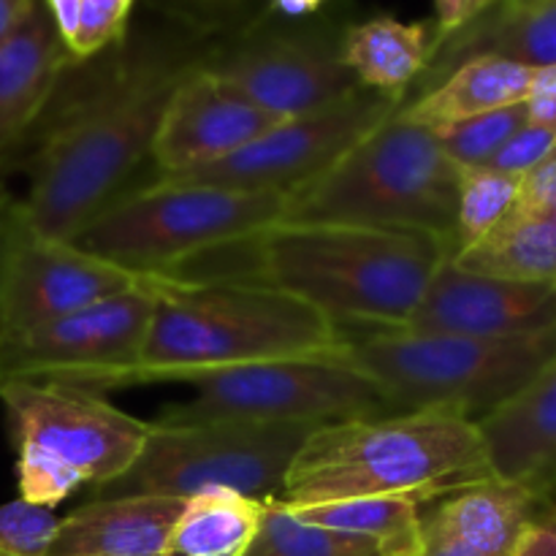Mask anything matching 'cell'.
Returning <instances> with one entry per match:
<instances>
[{"label": "cell", "instance_id": "obj_1", "mask_svg": "<svg viewBox=\"0 0 556 556\" xmlns=\"http://www.w3.org/2000/svg\"><path fill=\"white\" fill-rule=\"evenodd\" d=\"M210 36L168 20L163 27L125 33L114 47L65 71L54 90L52 119L30 161L16 228L74 242L112 204L125 179L152 155L163 109L179 81L210 58Z\"/></svg>", "mask_w": 556, "mask_h": 556}, {"label": "cell", "instance_id": "obj_2", "mask_svg": "<svg viewBox=\"0 0 556 556\" xmlns=\"http://www.w3.org/2000/svg\"><path fill=\"white\" fill-rule=\"evenodd\" d=\"M451 250L418 231L277 220L185 261L172 277L282 291L348 329H405Z\"/></svg>", "mask_w": 556, "mask_h": 556}, {"label": "cell", "instance_id": "obj_3", "mask_svg": "<svg viewBox=\"0 0 556 556\" xmlns=\"http://www.w3.org/2000/svg\"><path fill=\"white\" fill-rule=\"evenodd\" d=\"M494 478L481 429L451 410H407L315 427L280 497L291 508L364 497L434 503Z\"/></svg>", "mask_w": 556, "mask_h": 556}, {"label": "cell", "instance_id": "obj_4", "mask_svg": "<svg viewBox=\"0 0 556 556\" xmlns=\"http://www.w3.org/2000/svg\"><path fill=\"white\" fill-rule=\"evenodd\" d=\"M345 356L348 331L302 299L244 282L157 275L139 367L125 386L277 358Z\"/></svg>", "mask_w": 556, "mask_h": 556}, {"label": "cell", "instance_id": "obj_5", "mask_svg": "<svg viewBox=\"0 0 556 556\" xmlns=\"http://www.w3.org/2000/svg\"><path fill=\"white\" fill-rule=\"evenodd\" d=\"M459 166L434 130L386 119L340 161L288 195L282 220L418 231L451 250L456 242Z\"/></svg>", "mask_w": 556, "mask_h": 556}, {"label": "cell", "instance_id": "obj_6", "mask_svg": "<svg viewBox=\"0 0 556 556\" xmlns=\"http://www.w3.org/2000/svg\"><path fill=\"white\" fill-rule=\"evenodd\" d=\"M554 356L556 326L519 337L348 334V362L383 391L394 413L451 410L472 421L516 400Z\"/></svg>", "mask_w": 556, "mask_h": 556}, {"label": "cell", "instance_id": "obj_7", "mask_svg": "<svg viewBox=\"0 0 556 556\" xmlns=\"http://www.w3.org/2000/svg\"><path fill=\"white\" fill-rule=\"evenodd\" d=\"M0 402L20 497L52 510L81 486L98 492L125 476L150 434V424L79 386L14 380L0 386Z\"/></svg>", "mask_w": 556, "mask_h": 556}, {"label": "cell", "instance_id": "obj_8", "mask_svg": "<svg viewBox=\"0 0 556 556\" xmlns=\"http://www.w3.org/2000/svg\"><path fill=\"white\" fill-rule=\"evenodd\" d=\"M288 195L155 179L119 193L74 237L87 253L144 275H172L217 244L286 217Z\"/></svg>", "mask_w": 556, "mask_h": 556}, {"label": "cell", "instance_id": "obj_9", "mask_svg": "<svg viewBox=\"0 0 556 556\" xmlns=\"http://www.w3.org/2000/svg\"><path fill=\"white\" fill-rule=\"evenodd\" d=\"M315 427L304 424H150V434L125 476L98 497L193 500L231 492L253 500L280 497L291 462Z\"/></svg>", "mask_w": 556, "mask_h": 556}, {"label": "cell", "instance_id": "obj_10", "mask_svg": "<svg viewBox=\"0 0 556 556\" xmlns=\"http://www.w3.org/2000/svg\"><path fill=\"white\" fill-rule=\"evenodd\" d=\"M193 400L157 418L166 427L193 424H324L394 413L383 391L345 358H277L190 375Z\"/></svg>", "mask_w": 556, "mask_h": 556}, {"label": "cell", "instance_id": "obj_11", "mask_svg": "<svg viewBox=\"0 0 556 556\" xmlns=\"http://www.w3.org/2000/svg\"><path fill=\"white\" fill-rule=\"evenodd\" d=\"M152 286L0 334V386L14 380H49L87 391L125 386L144 348Z\"/></svg>", "mask_w": 556, "mask_h": 556}, {"label": "cell", "instance_id": "obj_12", "mask_svg": "<svg viewBox=\"0 0 556 556\" xmlns=\"http://www.w3.org/2000/svg\"><path fill=\"white\" fill-rule=\"evenodd\" d=\"M204 68L277 123L329 109L362 90L342 63L340 38L320 27L253 25L212 47Z\"/></svg>", "mask_w": 556, "mask_h": 556}, {"label": "cell", "instance_id": "obj_13", "mask_svg": "<svg viewBox=\"0 0 556 556\" xmlns=\"http://www.w3.org/2000/svg\"><path fill=\"white\" fill-rule=\"evenodd\" d=\"M402 103L405 101L400 98L362 87L334 106L280 119L226 161L161 182H201L291 195L340 161L356 141L394 117Z\"/></svg>", "mask_w": 556, "mask_h": 556}, {"label": "cell", "instance_id": "obj_14", "mask_svg": "<svg viewBox=\"0 0 556 556\" xmlns=\"http://www.w3.org/2000/svg\"><path fill=\"white\" fill-rule=\"evenodd\" d=\"M155 277L98 258L76 242L36 237L11 223L0 239V334L141 291Z\"/></svg>", "mask_w": 556, "mask_h": 556}, {"label": "cell", "instance_id": "obj_15", "mask_svg": "<svg viewBox=\"0 0 556 556\" xmlns=\"http://www.w3.org/2000/svg\"><path fill=\"white\" fill-rule=\"evenodd\" d=\"M204 63L179 81L163 109L150 155L157 179H177L226 161L277 123L212 76Z\"/></svg>", "mask_w": 556, "mask_h": 556}, {"label": "cell", "instance_id": "obj_16", "mask_svg": "<svg viewBox=\"0 0 556 556\" xmlns=\"http://www.w3.org/2000/svg\"><path fill=\"white\" fill-rule=\"evenodd\" d=\"M556 326V288L478 275L443 258L407 331L465 337H519Z\"/></svg>", "mask_w": 556, "mask_h": 556}, {"label": "cell", "instance_id": "obj_17", "mask_svg": "<svg viewBox=\"0 0 556 556\" xmlns=\"http://www.w3.org/2000/svg\"><path fill=\"white\" fill-rule=\"evenodd\" d=\"M74 54L60 38L43 0L0 43V163L43 117Z\"/></svg>", "mask_w": 556, "mask_h": 556}, {"label": "cell", "instance_id": "obj_18", "mask_svg": "<svg viewBox=\"0 0 556 556\" xmlns=\"http://www.w3.org/2000/svg\"><path fill=\"white\" fill-rule=\"evenodd\" d=\"M494 478L548 503L556 489V356L516 400L476 421Z\"/></svg>", "mask_w": 556, "mask_h": 556}, {"label": "cell", "instance_id": "obj_19", "mask_svg": "<svg viewBox=\"0 0 556 556\" xmlns=\"http://www.w3.org/2000/svg\"><path fill=\"white\" fill-rule=\"evenodd\" d=\"M481 54L514 60L527 68L556 65V0H494L476 20L440 41L421 76L424 87Z\"/></svg>", "mask_w": 556, "mask_h": 556}, {"label": "cell", "instance_id": "obj_20", "mask_svg": "<svg viewBox=\"0 0 556 556\" xmlns=\"http://www.w3.org/2000/svg\"><path fill=\"white\" fill-rule=\"evenodd\" d=\"M185 500L98 497L60 519L49 556H161Z\"/></svg>", "mask_w": 556, "mask_h": 556}, {"label": "cell", "instance_id": "obj_21", "mask_svg": "<svg viewBox=\"0 0 556 556\" xmlns=\"http://www.w3.org/2000/svg\"><path fill=\"white\" fill-rule=\"evenodd\" d=\"M535 68L505 58H470L451 68L443 79L407 98L396 117L429 130L525 103L530 96Z\"/></svg>", "mask_w": 556, "mask_h": 556}, {"label": "cell", "instance_id": "obj_22", "mask_svg": "<svg viewBox=\"0 0 556 556\" xmlns=\"http://www.w3.org/2000/svg\"><path fill=\"white\" fill-rule=\"evenodd\" d=\"M438 49L434 22H400L394 16L348 25L340 33V58L364 90L407 101V90L427 74Z\"/></svg>", "mask_w": 556, "mask_h": 556}, {"label": "cell", "instance_id": "obj_23", "mask_svg": "<svg viewBox=\"0 0 556 556\" xmlns=\"http://www.w3.org/2000/svg\"><path fill=\"white\" fill-rule=\"evenodd\" d=\"M478 275L556 288V217L510 212L492 233L454 255Z\"/></svg>", "mask_w": 556, "mask_h": 556}, {"label": "cell", "instance_id": "obj_24", "mask_svg": "<svg viewBox=\"0 0 556 556\" xmlns=\"http://www.w3.org/2000/svg\"><path fill=\"white\" fill-rule=\"evenodd\" d=\"M264 503L231 492L185 500L161 556H244L261 527Z\"/></svg>", "mask_w": 556, "mask_h": 556}, {"label": "cell", "instance_id": "obj_25", "mask_svg": "<svg viewBox=\"0 0 556 556\" xmlns=\"http://www.w3.org/2000/svg\"><path fill=\"white\" fill-rule=\"evenodd\" d=\"M291 508V505H288ZM307 525L364 538L380 556H421V505L407 497H364L291 508Z\"/></svg>", "mask_w": 556, "mask_h": 556}, {"label": "cell", "instance_id": "obj_26", "mask_svg": "<svg viewBox=\"0 0 556 556\" xmlns=\"http://www.w3.org/2000/svg\"><path fill=\"white\" fill-rule=\"evenodd\" d=\"M244 556H380L369 541L299 519L282 500L264 503V516Z\"/></svg>", "mask_w": 556, "mask_h": 556}, {"label": "cell", "instance_id": "obj_27", "mask_svg": "<svg viewBox=\"0 0 556 556\" xmlns=\"http://www.w3.org/2000/svg\"><path fill=\"white\" fill-rule=\"evenodd\" d=\"M521 177L489 166L459 168L454 255L492 233L519 201Z\"/></svg>", "mask_w": 556, "mask_h": 556}, {"label": "cell", "instance_id": "obj_28", "mask_svg": "<svg viewBox=\"0 0 556 556\" xmlns=\"http://www.w3.org/2000/svg\"><path fill=\"white\" fill-rule=\"evenodd\" d=\"M527 123H530L527 119V106L525 103H516V106L497 109V112L478 114V117L445 125V128L434 130V136H438L445 155L459 168L486 166L508 144L510 136L519 128H525Z\"/></svg>", "mask_w": 556, "mask_h": 556}, {"label": "cell", "instance_id": "obj_29", "mask_svg": "<svg viewBox=\"0 0 556 556\" xmlns=\"http://www.w3.org/2000/svg\"><path fill=\"white\" fill-rule=\"evenodd\" d=\"M150 5L204 36L244 33L264 20L266 11V0H150Z\"/></svg>", "mask_w": 556, "mask_h": 556}, {"label": "cell", "instance_id": "obj_30", "mask_svg": "<svg viewBox=\"0 0 556 556\" xmlns=\"http://www.w3.org/2000/svg\"><path fill=\"white\" fill-rule=\"evenodd\" d=\"M60 519L52 508L16 497L0 505V556H49Z\"/></svg>", "mask_w": 556, "mask_h": 556}, {"label": "cell", "instance_id": "obj_31", "mask_svg": "<svg viewBox=\"0 0 556 556\" xmlns=\"http://www.w3.org/2000/svg\"><path fill=\"white\" fill-rule=\"evenodd\" d=\"M134 3L136 0H85L79 33H76V41L71 43V54L76 63L106 52L128 33Z\"/></svg>", "mask_w": 556, "mask_h": 556}, {"label": "cell", "instance_id": "obj_32", "mask_svg": "<svg viewBox=\"0 0 556 556\" xmlns=\"http://www.w3.org/2000/svg\"><path fill=\"white\" fill-rule=\"evenodd\" d=\"M556 152V123H527L516 130L508 144L486 163L489 168L525 177Z\"/></svg>", "mask_w": 556, "mask_h": 556}, {"label": "cell", "instance_id": "obj_33", "mask_svg": "<svg viewBox=\"0 0 556 556\" xmlns=\"http://www.w3.org/2000/svg\"><path fill=\"white\" fill-rule=\"evenodd\" d=\"M514 212L556 217V152L521 177L519 201H516Z\"/></svg>", "mask_w": 556, "mask_h": 556}, {"label": "cell", "instance_id": "obj_34", "mask_svg": "<svg viewBox=\"0 0 556 556\" xmlns=\"http://www.w3.org/2000/svg\"><path fill=\"white\" fill-rule=\"evenodd\" d=\"M525 106L530 123H556V65L535 68Z\"/></svg>", "mask_w": 556, "mask_h": 556}, {"label": "cell", "instance_id": "obj_35", "mask_svg": "<svg viewBox=\"0 0 556 556\" xmlns=\"http://www.w3.org/2000/svg\"><path fill=\"white\" fill-rule=\"evenodd\" d=\"M510 556H556V508H548L519 538Z\"/></svg>", "mask_w": 556, "mask_h": 556}, {"label": "cell", "instance_id": "obj_36", "mask_svg": "<svg viewBox=\"0 0 556 556\" xmlns=\"http://www.w3.org/2000/svg\"><path fill=\"white\" fill-rule=\"evenodd\" d=\"M494 0H434V25H438V47L440 41L465 27L467 22L476 20L481 11H486Z\"/></svg>", "mask_w": 556, "mask_h": 556}, {"label": "cell", "instance_id": "obj_37", "mask_svg": "<svg viewBox=\"0 0 556 556\" xmlns=\"http://www.w3.org/2000/svg\"><path fill=\"white\" fill-rule=\"evenodd\" d=\"M421 556H483L481 552H476L472 546H467L465 541L459 538L448 535V532L438 530L434 525H429L424 519V548Z\"/></svg>", "mask_w": 556, "mask_h": 556}, {"label": "cell", "instance_id": "obj_38", "mask_svg": "<svg viewBox=\"0 0 556 556\" xmlns=\"http://www.w3.org/2000/svg\"><path fill=\"white\" fill-rule=\"evenodd\" d=\"M43 3H47L49 16H52L60 38H63L71 52V43L76 41V33H79L81 25V5H85V0H43Z\"/></svg>", "mask_w": 556, "mask_h": 556}, {"label": "cell", "instance_id": "obj_39", "mask_svg": "<svg viewBox=\"0 0 556 556\" xmlns=\"http://www.w3.org/2000/svg\"><path fill=\"white\" fill-rule=\"evenodd\" d=\"M326 5V0H266L264 20L280 16V20H307Z\"/></svg>", "mask_w": 556, "mask_h": 556}, {"label": "cell", "instance_id": "obj_40", "mask_svg": "<svg viewBox=\"0 0 556 556\" xmlns=\"http://www.w3.org/2000/svg\"><path fill=\"white\" fill-rule=\"evenodd\" d=\"M36 0H0V43L22 25Z\"/></svg>", "mask_w": 556, "mask_h": 556}, {"label": "cell", "instance_id": "obj_41", "mask_svg": "<svg viewBox=\"0 0 556 556\" xmlns=\"http://www.w3.org/2000/svg\"><path fill=\"white\" fill-rule=\"evenodd\" d=\"M14 206H16V199H11L9 190L0 185V239H3L5 231H9L11 217H14Z\"/></svg>", "mask_w": 556, "mask_h": 556}, {"label": "cell", "instance_id": "obj_42", "mask_svg": "<svg viewBox=\"0 0 556 556\" xmlns=\"http://www.w3.org/2000/svg\"><path fill=\"white\" fill-rule=\"evenodd\" d=\"M548 503H552V505H554V508H556V489H554V492H552V494H548Z\"/></svg>", "mask_w": 556, "mask_h": 556}]
</instances>
